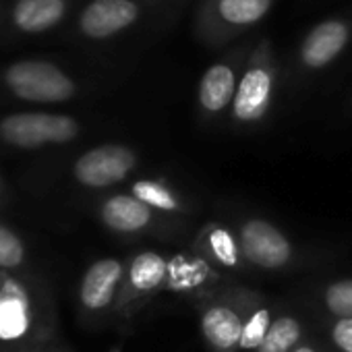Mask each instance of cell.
<instances>
[{
    "label": "cell",
    "instance_id": "30bf717a",
    "mask_svg": "<svg viewBox=\"0 0 352 352\" xmlns=\"http://www.w3.org/2000/svg\"><path fill=\"white\" fill-rule=\"evenodd\" d=\"M191 251L204 259L212 270L232 276H251L255 270L245 259L241 241L230 222L210 220L195 230L191 239Z\"/></svg>",
    "mask_w": 352,
    "mask_h": 352
},
{
    "label": "cell",
    "instance_id": "4fadbf2b",
    "mask_svg": "<svg viewBox=\"0 0 352 352\" xmlns=\"http://www.w3.org/2000/svg\"><path fill=\"white\" fill-rule=\"evenodd\" d=\"M317 327L315 315L292 305H282L257 352H292Z\"/></svg>",
    "mask_w": 352,
    "mask_h": 352
},
{
    "label": "cell",
    "instance_id": "ba28073f",
    "mask_svg": "<svg viewBox=\"0 0 352 352\" xmlns=\"http://www.w3.org/2000/svg\"><path fill=\"white\" fill-rule=\"evenodd\" d=\"M81 124L67 114L19 112L0 120V141L17 149L65 145L79 137Z\"/></svg>",
    "mask_w": 352,
    "mask_h": 352
},
{
    "label": "cell",
    "instance_id": "8fae6325",
    "mask_svg": "<svg viewBox=\"0 0 352 352\" xmlns=\"http://www.w3.org/2000/svg\"><path fill=\"white\" fill-rule=\"evenodd\" d=\"M126 193L147 204L149 208L162 214L174 216V218L195 220L199 212V204L189 193H185L181 187H176L172 181L162 179V176H141V179H133L126 185Z\"/></svg>",
    "mask_w": 352,
    "mask_h": 352
},
{
    "label": "cell",
    "instance_id": "cb8c5ba5",
    "mask_svg": "<svg viewBox=\"0 0 352 352\" xmlns=\"http://www.w3.org/2000/svg\"><path fill=\"white\" fill-rule=\"evenodd\" d=\"M11 352H65V348L52 344V342H46V344H36V346H25V348H17V350H11Z\"/></svg>",
    "mask_w": 352,
    "mask_h": 352
},
{
    "label": "cell",
    "instance_id": "9c48e42d",
    "mask_svg": "<svg viewBox=\"0 0 352 352\" xmlns=\"http://www.w3.org/2000/svg\"><path fill=\"white\" fill-rule=\"evenodd\" d=\"M9 89L28 102L58 104L75 96V83L54 65L44 60L17 63L7 71Z\"/></svg>",
    "mask_w": 352,
    "mask_h": 352
},
{
    "label": "cell",
    "instance_id": "7402d4cb",
    "mask_svg": "<svg viewBox=\"0 0 352 352\" xmlns=\"http://www.w3.org/2000/svg\"><path fill=\"white\" fill-rule=\"evenodd\" d=\"M272 0H220V15L234 25H245L261 19Z\"/></svg>",
    "mask_w": 352,
    "mask_h": 352
},
{
    "label": "cell",
    "instance_id": "ac0fdd59",
    "mask_svg": "<svg viewBox=\"0 0 352 352\" xmlns=\"http://www.w3.org/2000/svg\"><path fill=\"white\" fill-rule=\"evenodd\" d=\"M346 40H348V30L342 23L327 21V23L317 25L302 44V50H300L302 63L311 69L325 67L329 60H333V56H338Z\"/></svg>",
    "mask_w": 352,
    "mask_h": 352
},
{
    "label": "cell",
    "instance_id": "e0dca14e",
    "mask_svg": "<svg viewBox=\"0 0 352 352\" xmlns=\"http://www.w3.org/2000/svg\"><path fill=\"white\" fill-rule=\"evenodd\" d=\"M236 77L228 65H214L199 83V106L208 116H220L232 106L236 96Z\"/></svg>",
    "mask_w": 352,
    "mask_h": 352
},
{
    "label": "cell",
    "instance_id": "3957f363",
    "mask_svg": "<svg viewBox=\"0 0 352 352\" xmlns=\"http://www.w3.org/2000/svg\"><path fill=\"white\" fill-rule=\"evenodd\" d=\"M245 259L255 272L292 274L309 265L313 251L296 245L276 222L259 214H236L230 218Z\"/></svg>",
    "mask_w": 352,
    "mask_h": 352
},
{
    "label": "cell",
    "instance_id": "7a4b0ae2",
    "mask_svg": "<svg viewBox=\"0 0 352 352\" xmlns=\"http://www.w3.org/2000/svg\"><path fill=\"white\" fill-rule=\"evenodd\" d=\"M100 224L120 239H151L157 243H185L191 234V222L162 214L139 201L126 191H112L96 204Z\"/></svg>",
    "mask_w": 352,
    "mask_h": 352
},
{
    "label": "cell",
    "instance_id": "2e32d148",
    "mask_svg": "<svg viewBox=\"0 0 352 352\" xmlns=\"http://www.w3.org/2000/svg\"><path fill=\"white\" fill-rule=\"evenodd\" d=\"M280 309V302L274 298L265 296L259 290H251V296L247 300L245 309V319H243V333H241V344L239 352H257L261 342L265 340L272 321Z\"/></svg>",
    "mask_w": 352,
    "mask_h": 352
},
{
    "label": "cell",
    "instance_id": "d4e9b609",
    "mask_svg": "<svg viewBox=\"0 0 352 352\" xmlns=\"http://www.w3.org/2000/svg\"><path fill=\"white\" fill-rule=\"evenodd\" d=\"M3 193H5V183H3V176H0V197H3Z\"/></svg>",
    "mask_w": 352,
    "mask_h": 352
},
{
    "label": "cell",
    "instance_id": "7c38bea8",
    "mask_svg": "<svg viewBox=\"0 0 352 352\" xmlns=\"http://www.w3.org/2000/svg\"><path fill=\"white\" fill-rule=\"evenodd\" d=\"M272 87L274 79L265 67L249 69L236 87V96L232 102V120L241 126H251L263 120L272 104Z\"/></svg>",
    "mask_w": 352,
    "mask_h": 352
},
{
    "label": "cell",
    "instance_id": "6da1fadb",
    "mask_svg": "<svg viewBox=\"0 0 352 352\" xmlns=\"http://www.w3.org/2000/svg\"><path fill=\"white\" fill-rule=\"evenodd\" d=\"M54 309L46 286L28 274L0 272V352L52 342Z\"/></svg>",
    "mask_w": 352,
    "mask_h": 352
},
{
    "label": "cell",
    "instance_id": "484cf974",
    "mask_svg": "<svg viewBox=\"0 0 352 352\" xmlns=\"http://www.w3.org/2000/svg\"><path fill=\"white\" fill-rule=\"evenodd\" d=\"M65 352H71V350H67V348H65ZM112 352H118V350H112Z\"/></svg>",
    "mask_w": 352,
    "mask_h": 352
},
{
    "label": "cell",
    "instance_id": "9a60e30c",
    "mask_svg": "<svg viewBox=\"0 0 352 352\" xmlns=\"http://www.w3.org/2000/svg\"><path fill=\"white\" fill-rule=\"evenodd\" d=\"M307 305L313 315L352 319V276L329 278L309 286Z\"/></svg>",
    "mask_w": 352,
    "mask_h": 352
},
{
    "label": "cell",
    "instance_id": "603a6c76",
    "mask_svg": "<svg viewBox=\"0 0 352 352\" xmlns=\"http://www.w3.org/2000/svg\"><path fill=\"white\" fill-rule=\"evenodd\" d=\"M292 352H331V348L327 346L325 338L321 336V331L315 327Z\"/></svg>",
    "mask_w": 352,
    "mask_h": 352
},
{
    "label": "cell",
    "instance_id": "277c9868",
    "mask_svg": "<svg viewBox=\"0 0 352 352\" xmlns=\"http://www.w3.org/2000/svg\"><path fill=\"white\" fill-rule=\"evenodd\" d=\"M251 290V286L226 282L191 300L210 352H239Z\"/></svg>",
    "mask_w": 352,
    "mask_h": 352
},
{
    "label": "cell",
    "instance_id": "44dd1931",
    "mask_svg": "<svg viewBox=\"0 0 352 352\" xmlns=\"http://www.w3.org/2000/svg\"><path fill=\"white\" fill-rule=\"evenodd\" d=\"M317 329L325 338L331 352H352V319L315 315Z\"/></svg>",
    "mask_w": 352,
    "mask_h": 352
},
{
    "label": "cell",
    "instance_id": "5bb4252c",
    "mask_svg": "<svg viewBox=\"0 0 352 352\" xmlns=\"http://www.w3.org/2000/svg\"><path fill=\"white\" fill-rule=\"evenodd\" d=\"M137 19L131 0H96L81 15V30L89 38H108Z\"/></svg>",
    "mask_w": 352,
    "mask_h": 352
},
{
    "label": "cell",
    "instance_id": "d6986e66",
    "mask_svg": "<svg viewBox=\"0 0 352 352\" xmlns=\"http://www.w3.org/2000/svg\"><path fill=\"white\" fill-rule=\"evenodd\" d=\"M63 13V0H19L15 7V23L25 32H44L60 21Z\"/></svg>",
    "mask_w": 352,
    "mask_h": 352
},
{
    "label": "cell",
    "instance_id": "8992f818",
    "mask_svg": "<svg viewBox=\"0 0 352 352\" xmlns=\"http://www.w3.org/2000/svg\"><path fill=\"white\" fill-rule=\"evenodd\" d=\"M139 153L124 143H102L83 151L71 164V179L85 191L104 193L131 183L139 170Z\"/></svg>",
    "mask_w": 352,
    "mask_h": 352
},
{
    "label": "cell",
    "instance_id": "52a82bcc",
    "mask_svg": "<svg viewBox=\"0 0 352 352\" xmlns=\"http://www.w3.org/2000/svg\"><path fill=\"white\" fill-rule=\"evenodd\" d=\"M124 270L126 257H100L83 272L77 288V302L81 317L89 325H104L114 319Z\"/></svg>",
    "mask_w": 352,
    "mask_h": 352
},
{
    "label": "cell",
    "instance_id": "5b68a950",
    "mask_svg": "<svg viewBox=\"0 0 352 352\" xmlns=\"http://www.w3.org/2000/svg\"><path fill=\"white\" fill-rule=\"evenodd\" d=\"M172 257L162 249L145 247L126 257L122 290L116 307L114 321L131 323L155 296L170 290Z\"/></svg>",
    "mask_w": 352,
    "mask_h": 352
},
{
    "label": "cell",
    "instance_id": "ffe728a7",
    "mask_svg": "<svg viewBox=\"0 0 352 352\" xmlns=\"http://www.w3.org/2000/svg\"><path fill=\"white\" fill-rule=\"evenodd\" d=\"M28 263V245L17 230L0 222V272L17 274Z\"/></svg>",
    "mask_w": 352,
    "mask_h": 352
}]
</instances>
